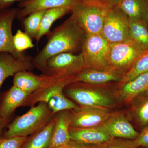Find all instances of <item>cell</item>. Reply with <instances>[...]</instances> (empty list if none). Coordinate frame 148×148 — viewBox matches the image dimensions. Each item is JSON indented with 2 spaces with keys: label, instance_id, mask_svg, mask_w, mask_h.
<instances>
[{
  "label": "cell",
  "instance_id": "8",
  "mask_svg": "<svg viewBox=\"0 0 148 148\" xmlns=\"http://www.w3.org/2000/svg\"><path fill=\"white\" fill-rule=\"evenodd\" d=\"M145 51L131 39L110 44L109 61L111 69L123 76Z\"/></svg>",
  "mask_w": 148,
  "mask_h": 148
},
{
  "label": "cell",
  "instance_id": "24",
  "mask_svg": "<svg viewBox=\"0 0 148 148\" xmlns=\"http://www.w3.org/2000/svg\"><path fill=\"white\" fill-rule=\"evenodd\" d=\"M129 36L143 50H148V29L143 20L129 19Z\"/></svg>",
  "mask_w": 148,
  "mask_h": 148
},
{
  "label": "cell",
  "instance_id": "6",
  "mask_svg": "<svg viewBox=\"0 0 148 148\" xmlns=\"http://www.w3.org/2000/svg\"><path fill=\"white\" fill-rule=\"evenodd\" d=\"M110 44L101 34L86 35L81 53L84 62V69L99 70L111 69L109 61Z\"/></svg>",
  "mask_w": 148,
  "mask_h": 148
},
{
  "label": "cell",
  "instance_id": "15",
  "mask_svg": "<svg viewBox=\"0 0 148 148\" xmlns=\"http://www.w3.org/2000/svg\"><path fill=\"white\" fill-rule=\"evenodd\" d=\"M14 76L13 85L30 95L58 79L43 74L38 75L27 71L18 72Z\"/></svg>",
  "mask_w": 148,
  "mask_h": 148
},
{
  "label": "cell",
  "instance_id": "18",
  "mask_svg": "<svg viewBox=\"0 0 148 148\" xmlns=\"http://www.w3.org/2000/svg\"><path fill=\"white\" fill-rule=\"evenodd\" d=\"M71 122V110H64L55 114V122L50 145L56 148L66 145L71 141L69 128Z\"/></svg>",
  "mask_w": 148,
  "mask_h": 148
},
{
  "label": "cell",
  "instance_id": "27",
  "mask_svg": "<svg viewBox=\"0 0 148 148\" xmlns=\"http://www.w3.org/2000/svg\"><path fill=\"white\" fill-rule=\"evenodd\" d=\"M46 10L33 12L21 20L24 32L32 39H36L38 34L42 19Z\"/></svg>",
  "mask_w": 148,
  "mask_h": 148
},
{
  "label": "cell",
  "instance_id": "10",
  "mask_svg": "<svg viewBox=\"0 0 148 148\" xmlns=\"http://www.w3.org/2000/svg\"><path fill=\"white\" fill-rule=\"evenodd\" d=\"M111 113L108 109L79 106L71 110V127H88L102 125Z\"/></svg>",
  "mask_w": 148,
  "mask_h": 148
},
{
  "label": "cell",
  "instance_id": "2",
  "mask_svg": "<svg viewBox=\"0 0 148 148\" xmlns=\"http://www.w3.org/2000/svg\"><path fill=\"white\" fill-rule=\"evenodd\" d=\"M75 75L58 79L31 94L23 106H34L37 103H45L54 114L64 110H72L79 107L67 98L64 89L75 82Z\"/></svg>",
  "mask_w": 148,
  "mask_h": 148
},
{
  "label": "cell",
  "instance_id": "20",
  "mask_svg": "<svg viewBox=\"0 0 148 148\" xmlns=\"http://www.w3.org/2000/svg\"><path fill=\"white\" fill-rule=\"evenodd\" d=\"M148 91V72L140 74L120 87L121 99L129 103L138 95Z\"/></svg>",
  "mask_w": 148,
  "mask_h": 148
},
{
  "label": "cell",
  "instance_id": "11",
  "mask_svg": "<svg viewBox=\"0 0 148 148\" xmlns=\"http://www.w3.org/2000/svg\"><path fill=\"white\" fill-rule=\"evenodd\" d=\"M103 125L112 138L134 140L140 133L122 112L111 113Z\"/></svg>",
  "mask_w": 148,
  "mask_h": 148
},
{
  "label": "cell",
  "instance_id": "9",
  "mask_svg": "<svg viewBox=\"0 0 148 148\" xmlns=\"http://www.w3.org/2000/svg\"><path fill=\"white\" fill-rule=\"evenodd\" d=\"M101 34L110 44L129 40L128 16L117 6L110 9L106 14Z\"/></svg>",
  "mask_w": 148,
  "mask_h": 148
},
{
  "label": "cell",
  "instance_id": "34",
  "mask_svg": "<svg viewBox=\"0 0 148 148\" xmlns=\"http://www.w3.org/2000/svg\"><path fill=\"white\" fill-rule=\"evenodd\" d=\"M24 0H0V11L10 8L14 3L21 2Z\"/></svg>",
  "mask_w": 148,
  "mask_h": 148
},
{
  "label": "cell",
  "instance_id": "36",
  "mask_svg": "<svg viewBox=\"0 0 148 148\" xmlns=\"http://www.w3.org/2000/svg\"><path fill=\"white\" fill-rule=\"evenodd\" d=\"M8 120L9 119H4L1 116V114H0V137L2 133L4 128L7 124Z\"/></svg>",
  "mask_w": 148,
  "mask_h": 148
},
{
  "label": "cell",
  "instance_id": "33",
  "mask_svg": "<svg viewBox=\"0 0 148 148\" xmlns=\"http://www.w3.org/2000/svg\"><path fill=\"white\" fill-rule=\"evenodd\" d=\"M104 143L100 145H88L71 140L65 148H102Z\"/></svg>",
  "mask_w": 148,
  "mask_h": 148
},
{
  "label": "cell",
  "instance_id": "4",
  "mask_svg": "<svg viewBox=\"0 0 148 148\" xmlns=\"http://www.w3.org/2000/svg\"><path fill=\"white\" fill-rule=\"evenodd\" d=\"M55 115L45 103H38L8 125L4 137L33 135L46 125Z\"/></svg>",
  "mask_w": 148,
  "mask_h": 148
},
{
  "label": "cell",
  "instance_id": "25",
  "mask_svg": "<svg viewBox=\"0 0 148 148\" xmlns=\"http://www.w3.org/2000/svg\"><path fill=\"white\" fill-rule=\"evenodd\" d=\"M145 0H121L117 6L129 18L134 20H143Z\"/></svg>",
  "mask_w": 148,
  "mask_h": 148
},
{
  "label": "cell",
  "instance_id": "31",
  "mask_svg": "<svg viewBox=\"0 0 148 148\" xmlns=\"http://www.w3.org/2000/svg\"><path fill=\"white\" fill-rule=\"evenodd\" d=\"M121 0H75V2L95 5L108 9L115 7Z\"/></svg>",
  "mask_w": 148,
  "mask_h": 148
},
{
  "label": "cell",
  "instance_id": "1",
  "mask_svg": "<svg viewBox=\"0 0 148 148\" xmlns=\"http://www.w3.org/2000/svg\"><path fill=\"white\" fill-rule=\"evenodd\" d=\"M47 35L46 44L32 58L34 66L38 69L54 56L64 53H80L86 34L71 15Z\"/></svg>",
  "mask_w": 148,
  "mask_h": 148
},
{
  "label": "cell",
  "instance_id": "26",
  "mask_svg": "<svg viewBox=\"0 0 148 148\" xmlns=\"http://www.w3.org/2000/svg\"><path fill=\"white\" fill-rule=\"evenodd\" d=\"M148 72V50L145 51L137 59L129 71L123 76L118 83L119 88L140 74Z\"/></svg>",
  "mask_w": 148,
  "mask_h": 148
},
{
  "label": "cell",
  "instance_id": "3",
  "mask_svg": "<svg viewBox=\"0 0 148 148\" xmlns=\"http://www.w3.org/2000/svg\"><path fill=\"white\" fill-rule=\"evenodd\" d=\"M100 86L75 82L66 86L64 93L79 107L108 110L114 105L115 98L110 90Z\"/></svg>",
  "mask_w": 148,
  "mask_h": 148
},
{
  "label": "cell",
  "instance_id": "38",
  "mask_svg": "<svg viewBox=\"0 0 148 148\" xmlns=\"http://www.w3.org/2000/svg\"><path fill=\"white\" fill-rule=\"evenodd\" d=\"M139 148H148V147H140Z\"/></svg>",
  "mask_w": 148,
  "mask_h": 148
},
{
  "label": "cell",
  "instance_id": "17",
  "mask_svg": "<svg viewBox=\"0 0 148 148\" xmlns=\"http://www.w3.org/2000/svg\"><path fill=\"white\" fill-rule=\"evenodd\" d=\"M123 76L112 70H103L85 68L76 75L75 82L94 85H103L121 80Z\"/></svg>",
  "mask_w": 148,
  "mask_h": 148
},
{
  "label": "cell",
  "instance_id": "28",
  "mask_svg": "<svg viewBox=\"0 0 148 148\" xmlns=\"http://www.w3.org/2000/svg\"><path fill=\"white\" fill-rule=\"evenodd\" d=\"M32 39L25 32L17 30L13 36V43L16 51L18 53H23L24 51L34 47Z\"/></svg>",
  "mask_w": 148,
  "mask_h": 148
},
{
  "label": "cell",
  "instance_id": "29",
  "mask_svg": "<svg viewBox=\"0 0 148 148\" xmlns=\"http://www.w3.org/2000/svg\"><path fill=\"white\" fill-rule=\"evenodd\" d=\"M136 140L112 138L103 144L102 148H139Z\"/></svg>",
  "mask_w": 148,
  "mask_h": 148
},
{
  "label": "cell",
  "instance_id": "23",
  "mask_svg": "<svg viewBox=\"0 0 148 148\" xmlns=\"http://www.w3.org/2000/svg\"><path fill=\"white\" fill-rule=\"evenodd\" d=\"M71 8L67 7L56 8L46 10L43 16L38 34L36 38L37 43L45 35L50 32V29L55 21L71 12Z\"/></svg>",
  "mask_w": 148,
  "mask_h": 148
},
{
  "label": "cell",
  "instance_id": "12",
  "mask_svg": "<svg viewBox=\"0 0 148 148\" xmlns=\"http://www.w3.org/2000/svg\"><path fill=\"white\" fill-rule=\"evenodd\" d=\"M17 9L10 8L0 11V53H10L19 58L25 55L16 51L12 33V24L16 18Z\"/></svg>",
  "mask_w": 148,
  "mask_h": 148
},
{
  "label": "cell",
  "instance_id": "13",
  "mask_svg": "<svg viewBox=\"0 0 148 148\" xmlns=\"http://www.w3.org/2000/svg\"><path fill=\"white\" fill-rule=\"evenodd\" d=\"M34 67L32 58L29 56L17 58L10 53H0V89L9 77L22 71H29Z\"/></svg>",
  "mask_w": 148,
  "mask_h": 148
},
{
  "label": "cell",
  "instance_id": "22",
  "mask_svg": "<svg viewBox=\"0 0 148 148\" xmlns=\"http://www.w3.org/2000/svg\"><path fill=\"white\" fill-rule=\"evenodd\" d=\"M55 122V115L42 129L29 138L21 148H49Z\"/></svg>",
  "mask_w": 148,
  "mask_h": 148
},
{
  "label": "cell",
  "instance_id": "19",
  "mask_svg": "<svg viewBox=\"0 0 148 148\" xmlns=\"http://www.w3.org/2000/svg\"><path fill=\"white\" fill-rule=\"evenodd\" d=\"M18 88L12 86L5 93L0 100V114L5 119H9L15 110L23 106L30 95Z\"/></svg>",
  "mask_w": 148,
  "mask_h": 148
},
{
  "label": "cell",
  "instance_id": "5",
  "mask_svg": "<svg viewBox=\"0 0 148 148\" xmlns=\"http://www.w3.org/2000/svg\"><path fill=\"white\" fill-rule=\"evenodd\" d=\"M84 69V60L81 52L57 54L48 59L38 68L43 75L57 79L75 75Z\"/></svg>",
  "mask_w": 148,
  "mask_h": 148
},
{
  "label": "cell",
  "instance_id": "16",
  "mask_svg": "<svg viewBox=\"0 0 148 148\" xmlns=\"http://www.w3.org/2000/svg\"><path fill=\"white\" fill-rule=\"evenodd\" d=\"M71 140L88 145H100L112 139L103 125L95 127L69 128Z\"/></svg>",
  "mask_w": 148,
  "mask_h": 148
},
{
  "label": "cell",
  "instance_id": "30",
  "mask_svg": "<svg viewBox=\"0 0 148 148\" xmlns=\"http://www.w3.org/2000/svg\"><path fill=\"white\" fill-rule=\"evenodd\" d=\"M28 138L27 136L0 137V148H21Z\"/></svg>",
  "mask_w": 148,
  "mask_h": 148
},
{
  "label": "cell",
  "instance_id": "35",
  "mask_svg": "<svg viewBox=\"0 0 148 148\" xmlns=\"http://www.w3.org/2000/svg\"><path fill=\"white\" fill-rule=\"evenodd\" d=\"M143 21L148 29V0H145V8L143 13Z\"/></svg>",
  "mask_w": 148,
  "mask_h": 148
},
{
  "label": "cell",
  "instance_id": "37",
  "mask_svg": "<svg viewBox=\"0 0 148 148\" xmlns=\"http://www.w3.org/2000/svg\"><path fill=\"white\" fill-rule=\"evenodd\" d=\"M66 145H65V146H62V147H57V148H65V147H66Z\"/></svg>",
  "mask_w": 148,
  "mask_h": 148
},
{
  "label": "cell",
  "instance_id": "32",
  "mask_svg": "<svg viewBox=\"0 0 148 148\" xmlns=\"http://www.w3.org/2000/svg\"><path fill=\"white\" fill-rule=\"evenodd\" d=\"M135 140L139 147H148V124L141 130Z\"/></svg>",
  "mask_w": 148,
  "mask_h": 148
},
{
  "label": "cell",
  "instance_id": "14",
  "mask_svg": "<svg viewBox=\"0 0 148 148\" xmlns=\"http://www.w3.org/2000/svg\"><path fill=\"white\" fill-rule=\"evenodd\" d=\"M75 0H24L18 3L16 18L22 20L33 12L59 7L72 8Z\"/></svg>",
  "mask_w": 148,
  "mask_h": 148
},
{
  "label": "cell",
  "instance_id": "21",
  "mask_svg": "<svg viewBox=\"0 0 148 148\" xmlns=\"http://www.w3.org/2000/svg\"><path fill=\"white\" fill-rule=\"evenodd\" d=\"M129 103L130 116L141 130L148 124V91L138 95Z\"/></svg>",
  "mask_w": 148,
  "mask_h": 148
},
{
  "label": "cell",
  "instance_id": "7",
  "mask_svg": "<svg viewBox=\"0 0 148 148\" xmlns=\"http://www.w3.org/2000/svg\"><path fill=\"white\" fill-rule=\"evenodd\" d=\"M108 10L95 5L75 2L71 12L86 34H99L102 32Z\"/></svg>",
  "mask_w": 148,
  "mask_h": 148
}]
</instances>
